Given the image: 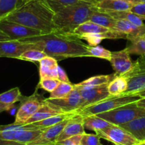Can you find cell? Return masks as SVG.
Masks as SVG:
<instances>
[{
	"label": "cell",
	"instance_id": "cell-1",
	"mask_svg": "<svg viewBox=\"0 0 145 145\" xmlns=\"http://www.w3.org/2000/svg\"><path fill=\"white\" fill-rule=\"evenodd\" d=\"M21 41L38 44L47 56L52 57L57 61L68 58L90 57L89 46L72 33L70 34L56 30L49 33L24 39Z\"/></svg>",
	"mask_w": 145,
	"mask_h": 145
},
{
	"label": "cell",
	"instance_id": "cell-2",
	"mask_svg": "<svg viewBox=\"0 0 145 145\" xmlns=\"http://www.w3.org/2000/svg\"><path fill=\"white\" fill-rule=\"evenodd\" d=\"M54 14L46 0H26L3 20L49 33L56 30L54 24Z\"/></svg>",
	"mask_w": 145,
	"mask_h": 145
},
{
	"label": "cell",
	"instance_id": "cell-3",
	"mask_svg": "<svg viewBox=\"0 0 145 145\" xmlns=\"http://www.w3.org/2000/svg\"><path fill=\"white\" fill-rule=\"evenodd\" d=\"M96 9L95 7L81 1L64 8L54 14V24L56 29L72 34L76 28L88 22Z\"/></svg>",
	"mask_w": 145,
	"mask_h": 145
},
{
	"label": "cell",
	"instance_id": "cell-4",
	"mask_svg": "<svg viewBox=\"0 0 145 145\" xmlns=\"http://www.w3.org/2000/svg\"><path fill=\"white\" fill-rule=\"evenodd\" d=\"M44 129L35 127L31 124L0 125V145H28Z\"/></svg>",
	"mask_w": 145,
	"mask_h": 145
},
{
	"label": "cell",
	"instance_id": "cell-5",
	"mask_svg": "<svg viewBox=\"0 0 145 145\" xmlns=\"http://www.w3.org/2000/svg\"><path fill=\"white\" fill-rule=\"evenodd\" d=\"M142 97L137 94H120L118 95H110L107 98L99 103L83 109L79 115L83 117L96 115L97 114L108 112L129 103L137 102Z\"/></svg>",
	"mask_w": 145,
	"mask_h": 145
},
{
	"label": "cell",
	"instance_id": "cell-6",
	"mask_svg": "<svg viewBox=\"0 0 145 145\" xmlns=\"http://www.w3.org/2000/svg\"><path fill=\"white\" fill-rule=\"evenodd\" d=\"M136 103L137 102H134L129 103L112 110L96 115L110 123L120 126L137 118L145 116V108L138 107Z\"/></svg>",
	"mask_w": 145,
	"mask_h": 145
},
{
	"label": "cell",
	"instance_id": "cell-7",
	"mask_svg": "<svg viewBox=\"0 0 145 145\" xmlns=\"http://www.w3.org/2000/svg\"><path fill=\"white\" fill-rule=\"evenodd\" d=\"M122 76L127 82V88L123 94H135L145 90V56H140Z\"/></svg>",
	"mask_w": 145,
	"mask_h": 145
},
{
	"label": "cell",
	"instance_id": "cell-8",
	"mask_svg": "<svg viewBox=\"0 0 145 145\" xmlns=\"http://www.w3.org/2000/svg\"><path fill=\"white\" fill-rule=\"evenodd\" d=\"M108 84L109 83H105L97 86H79L75 85L79 90L81 95V105L74 112L78 114L86 107L93 105L110 97V95L107 89Z\"/></svg>",
	"mask_w": 145,
	"mask_h": 145
},
{
	"label": "cell",
	"instance_id": "cell-9",
	"mask_svg": "<svg viewBox=\"0 0 145 145\" xmlns=\"http://www.w3.org/2000/svg\"><path fill=\"white\" fill-rule=\"evenodd\" d=\"M95 134L100 138L106 139L113 144L121 145H137L140 142L129 132L113 124L102 130L97 131Z\"/></svg>",
	"mask_w": 145,
	"mask_h": 145
},
{
	"label": "cell",
	"instance_id": "cell-10",
	"mask_svg": "<svg viewBox=\"0 0 145 145\" xmlns=\"http://www.w3.org/2000/svg\"><path fill=\"white\" fill-rule=\"evenodd\" d=\"M0 29L6 33L11 40L16 41L44 34L41 31L7 20L0 21Z\"/></svg>",
	"mask_w": 145,
	"mask_h": 145
},
{
	"label": "cell",
	"instance_id": "cell-11",
	"mask_svg": "<svg viewBox=\"0 0 145 145\" xmlns=\"http://www.w3.org/2000/svg\"><path fill=\"white\" fill-rule=\"evenodd\" d=\"M44 99H40L39 95H32L30 97H24L14 122V125H23L38 110Z\"/></svg>",
	"mask_w": 145,
	"mask_h": 145
},
{
	"label": "cell",
	"instance_id": "cell-12",
	"mask_svg": "<svg viewBox=\"0 0 145 145\" xmlns=\"http://www.w3.org/2000/svg\"><path fill=\"white\" fill-rule=\"evenodd\" d=\"M31 49H39L42 51L41 47L36 44L24 43L16 40L2 41L0 42V58H12L18 59L23 53Z\"/></svg>",
	"mask_w": 145,
	"mask_h": 145
},
{
	"label": "cell",
	"instance_id": "cell-13",
	"mask_svg": "<svg viewBox=\"0 0 145 145\" xmlns=\"http://www.w3.org/2000/svg\"><path fill=\"white\" fill-rule=\"evenodd\" d=\"M45 100L61 112H72L80 107L81 95L79 90L75 86L74 89L65 97L59 99L46 98Z\"/></svg>",
	"mask_w": 145,
	"mask_h": 145
},
{
	"label": "cell",
	"instance_id": "cell-14",
	"mask_svg": "<svg viewBox=\"0 0 145 145\" xmlns=\"http://www.w3.org/2000/svg\"><path fill=\"white\" fill-rule=\"evenodd\" d=\"M70 119L65 120L60 123L45 129L38 137L28 145H46L56 144L58 136L62 132Z\"/></svg>",
	"mask_w": 145,
	"mask_h": 145
},
{
	"label": "cell",
	"instance_id": "cell-15",
	"mask_svg": "<svg viewBox=\"0 0 145 145\" xmlns=\"http://www.w3.org/2000/svg\"><path fill=\"white\" fill-rule=\"evenodd\" d=\"M110 62L116 76H122L129 71L133 65L129 54L126 49L112 52Z\"/></svg>",
	"mask_w": 145,
	"mask_h": 145
},
{
	"label": "cell",
	"instance_id": "cell-16",
	"mask_svg": "<svg viewBox=\"0 0 145 145\" xmlns=\"http://www.w3.org/2000/svg\"><path fill=\"white\" fill-rule=\"evenodd\" d=\"M85 127L83 125V117L79 114H76L74 117L68 120V123L60 134L56 143L63 141L76 135H81L85 133Z\"/></svg>",
	"mask_w": 145,
	"mask_h": 145
},
{
	"label": "cell",
	"instance_id": "cell-17",
	"mask_svg": "<svg viewBox=\"0 0 145 145\" xmlns=\"http://www.w3.org/2000/svg\"><path fill=\"white\" fill-rule=\"evenodd\" d=\"M115 31L126 34L127 40L130 41L143 37L145 34V24L143 26H137L127 21L117 20Z\"/></svg>",
	"mask_w": 145,
	"mask_h": 145
},
{
	"label": "cell",
	"instance_id": "cell-18",
	"mask_svg": "<svg viewBox=\"0 0 145 145\" xmlns=\"http://www.w3.org/2000/svg\"><path fill=\"white\" fill-rule=\"evenodd\" d=\"M135 3L120 0H101L95 7L103 12H122L129 11Z\"/></svg>",
	"mask_w": 145,
	"mask_h": 145
},
{
	"label": "cell",
	"instance_id": "cell-19",
	"mask_svg": "<svg viewBox=\"0 0 145 145\" xmlns=\"http://www.w3.org/2000/svg\"><path fill=\"white\" fill-rule=\"evenodd\" d=\"M58 61L50 56L43 58L39 62L40 78H58Z\"/></svg>",
	"mask_w": 145,
	"mask_h": 145
},
{
	"label": "cell",
	"instance_id": "cell-20",
	"mask_svg": "<svg viewBox=\"0 0 145 145\" xmlns=\"http://www.w3.org/2000/svg\"><path fill=\"white\" fill-rule=\"evenodd\" d=\"M60 113H63V112L53 107L49 103L46 101L45 99H44L41 107L38 109V110L33 114V116L26 122L25 125L39 122V121L47 119V118H51V117L54 116V115H58Z\"/></svg>",
	"mask_w": 145,
	"mask_h": 145
},
{
	"label": "cell",
	"instance_id": "cell-21",
	"mask_svg": "<svg viewBox=\"0 0 145 145\" xmlns=\"http://www.w3.org/2000/svg\"><path fill=\"white\" fill-rule=\"evenodd\" d=\"M120 127L129 132L139 142L145 141V116L137 118Z\"/></svg>",
	"mask_w": 145,
	"mask_h": 145
},
{
	"label": "cell",
	"instance_id": "cell-22",
	"mask_svg": "<svg viewBox=\"0 0 145 145\" xmlns=\"http://www.w3.org/2000/svg\"><path fill=\"white\" fill-rule=\"evenodd\" d=\"M116 21V19H114L108 13L100 11L97 9H96L93 12L89 19V22H91L95 24L112 31H115Z\"/></svg>",
	"mask_w": 145,
	"mask_h": 145
},
{
	"label": "cell",
	"instance_id": "cell-23",
	"mask_svg": "<svg viewBox=\"0 0 145 145\" xmlns=\"http://www.w3.org/2000/svg\"><path fill=\"white\" fill-rule=\"evenodd\" d=\"M76 115V112H63V113H60L58 115H54V116L48 118L47 119L43 120L36 122L34 123H31L33 127L39 129H46V128L50 127L51 126L60 123L63 120L74 117Z\"/></svg>",
	"mask_w": 145,
	"mask_h": 145
},
{
	"label": "cell",
	"instance_id": "cell-24",
	"mask_svg": "<svg viewBox=\"0 0 145 145\" xmlns=\"http://www.w3.org/2000/svg\"><path fill=\"white\" fill-rule=\"evenodd\" d=\"M112 125L107 121L99 118L97 115H90L83 117V125L85 129L94 131L95 132L98 130L107 128Z\"/></svg>",
	"mask_w": 145,
	"mask_h": 145
},
{
	"label": "cell",
	"instance_id": "cell-25",
	"mask_svg": "<svg viewBox=\"0 0 145 145\" xmlns=\"http://www.w3.org/2000/svg\"><path fill=\"white\" fill-rule=\"evenodd\" d=\"M109 29L103 27L101 26L95 24L91 22H86L82 24L81 25L76 28L73 31L72 34L76 35L77 36H83L86 34H91V33H106L109 31Z\"/></svg>",
	"mask_w": 145,
	"mask_h": 145
},
{
	"label": "cell",
	"instance_id": "cell-26",
	"mask_svg": "<svg viewBox=\"0 0 145 145\" xmlns=\"http://www.w3.org/2000/svg\"><path fill=\"white\" fill-rule=\"evenodd\" d=\"M26 0H0V21L20 7Z\"/></svg>",
	"mask_w": 145,
	"mask_h": 145
},
{
	"label": "cell",
	"instance_id": "cell-27",
	"mask_svg": "<svg viewBox=\"0 0 145 145\" xmlns=\"http://www.w3.org/2000/svg\"><path fill=\"white\" fill-rule=\"evenodd\" d=\"M116 20H125L131 22L137 26H143L144 25L143 19L130 11H122V12H107Z\"/></svg>",
	"mask_w": 145,
	"mask_h": 145
},
{
	"label": "cell",
	"instance_id": "cell-28",
	"mask_svg": "<svg viewBox=\"0 0 145 145\" xmlns=\"http://www.w3.org/2000/svg\"><path fill=\"white\" fill-rule=\"evenodd\" d=\"M127 88V82L122 76H117L108 84L107 89L110 95L122 94Z\"/></svg>",
	"mask_w": 145,
	"mask_h": 145
},
{
	"label": "cell",
	"instance_id": "cell-29",
	"mask_svg": "<svg viewBox=\"0 0 145 145\" xmlns=\"http://www.w3.org/2000/svg\"><path fill=\"white\" fill-rule=\"evenodd\" d=\"M116 76L115 73L110 75H100V76H93V77L86 79L76 85L79 86H100V85L105 84V83H110Z\"/></svg>",
	"mask_w": 145,
	"mask_h": 145
},
{
	"label": "cell",
	"instance_id": "cell-30",
	"mask_svg": "<svg viewBox=\"0 0 145 145\" xmlns=\"http://www.w3.org/2000/svg\"><path fill=\"white\" fill-rule=\"evenodd\" d=\"M24 96L19 88H14L8 91L0 94V103L8 105H14L15 103L22 101Z\"/></svg>",
	"mask_w": 145,
	"mask_h": 145
},
{
	"label": "cell",
	"instance_id": "cell-31",
	"mask_svg": "<svg viewBox=\"0 0 145 145\" xmlns=\"http://www.w3.org/2000/svg\"><path fill=\"white\" fill-rule=\"evenodd\" d=\"M75 88V85L71 83H63L61 82L56 88L50 93L49 99L63 98L68 96Z\"/></svg>",
	"mask_w": 145,
	"mask_h": 145
},
{
	"label": "cell",
	"instance_id": "cell-32",
	"mask_svg": "<svg viewBox=\"0 0 145 145\" xmlns=\"http://www.w3.org/2000/svg\"><path fill=\"white\" fill-rule=\"evenodd\" d=\"M125 49L129 54L145 56V39L142 37L130 41Z\"/></svg>",
	"mask_w": 145,
	"mask_h": 145
},
{
	"label": "cell",
	"instance_id": "cell-33",
	"mask_svg": "<svg viewBox=\"0 0 145 145\" xmlns=\"http://www.w3.org/2000/svg\"><path fill=\"white\" fill-rule=\"evenodd\" d=\"M47 55L44 51L39 49H31L25 51L19 57L18 59L30 62H40Z\"/></svg>",
	"mask_w": 145,
	"mask_h": 145
},
{
	"label": "cell",
	"instance_id": "cell-34",
	"mask_svg": "<svg viewBox=\"0 0 145 145\" xmlns=\"http://www.w3.org/2000/svg\"><path fill=\"white\" fill-rule=\"evenodd\" d=\"M46 1L51 10L55 14L67 7L80 2V0H46Z\"/></svg>",
	"mask_w": 145,
	"mask_h": 145
},
{
	"label": "cell",
	"instance_id": "cell-35",
	"mask_svg": "<svg viewBox=\"0 0 145 145\" xmlns=\"http://www.w3.org/2000/svg\"><path fill=\"white\" fill-rule=\"evenodd\" d=\"M88 52L90 57L102 58V59H105L109 61H110L111 56H112L111 51L103 48L101 46H96L93 47L89 46Z\"/></svg>",
	"mask_w": 145,
	"mask_h": 145
},
{
	"label": "cell",
	"instance_id": "cell-36",
	"mask_svg": "<svg viewBox=\"0 0 145 145\" xmlns=\"http://www.w3.org/2000/svg\"><path fill=\"white\" fill-rule=\"evenodd\" d=\"M60 83L61 82L58 79L51 78H40V81L39 83L38 86L45 90L46 91L51 93L56 88Z\"/></svg>",
	"mask_w": 145,
	"mask_h": 145
},
{
	"label": "cell",
	"instance_id": "cell-37",
	"mask_svg": "<svg viewBox=\"0 0 145 145\" xmlns=\"http://www.w3.org/2000/svg\"><path fill=\"white\" fill-rule=\"evenodd\" d=\"M100 138L96 134H88L85 132L82 135L80 145H103L100 142Z\"/></svg>",
	"mask_w": 145,
	"mask_h": 145
},
{
	"label": "cell",
	"instance_id": "cell-38",
	"mask_svg": "<svg viewBox=\"0 0 145 145\" xmlns=\"http://www.w3.org/2000/svg\"><path fill=\"white\" fill-rule=\"evenodd\" d=\"M129 11L139 16L142 19H145V3L144 2L135 3Z\"/></svg>",
	"mask_w": 145,
	"mask_h": 145
},
{
	"label": "cell",
	"instance_id": "cell-39",
	"mask_svg": "<svg viewBox=\"0 0 145 145\" xmlns=\"http://www.w3.org/2000/svg\"><path fill=\"white\" fill-rule=\"evenodd\" d=\"M81 135H76L56 143L57 145H80Z\"/></svg>",
	"mask_w": 145,
	"mask_h": 145
},
{
	"label": "cell",
	"instance_id": "cell-40",
	"mask_svg": "<svg viewBox=\"0 0 145 145\" xmlns=\"http://www.w3.org/2000/svg\"><path fill=\"white\" fill-rule=\"evenodd\" d=\"M58 79L60 82H63V83H71L68 79V76H67L66 72H65L63 69L61 67L58 65Z\"/></svg>",
	"mask_w": 145,
	"mask_h": 145
},
{
	"label": "cell",
	"instance_id": "cell-41",
	"mask_svg": "<svg viewBox=\"0 0 145 145\" xmlns=\"http://www.w3.org/2000/svg\"><path fill=\"white\" fill-rule=\"evenodd\" d=\"M14 107V105H8L5 103H0V113L4 111L10 110L11 109Z\"/></svg>",
	"mask_w": 145,
	"mask_h": 145
},
{
	"label": "cell",
	"instance_id": "cell-42",
	"mask_svg": "<svg viewBox=\"0 0 145 145\" xmlns=\"http://www.w3.org/2000/svg\"><path fill=\"white\" fill-rule=\"evenodd\" d=\"M11 40L9 39V36L6 34L5 33H4L1 29H0V42L2 41H9Z\"/></svg>",
	"mask_w": 145,
	"mask_h": 145
},
{
	"label": "cell",
	"instance_id": "cell-43",
	"mask_svg": "<svg viewBox=\"0 0 145 145\" xmlns=\"http://www.w3.org/2000/svg\"><path fill=\"white\" fill-rule=\"evenodd\" d=\"M81 2H86V3L90 4V5H93V6L96 7V5L101 1V0H80Z\"/></svg>",
	"mask_w": 145,
	"mask_h": 145
},
{
	"label": "cell",
	"instance_id": "cell-44",
	"mask_svg": "<svg viewBox=\"0 0 145 145\" xmlns=\"http://www.w3.org/2000/svg\"><path fill=\"white\" fill-rule=\"evenodd\" d=\"M136 103H137V105L138 107H144V108H145V98H141L140 100L137 101Z\"/></svg>",
	"mask_w": 145,
	"mask_h": 145
},
{
	"label": "cell",
	"instance_id": "cell-45",
	"mask_svg": "<svg viewBox=\"0 0 145 145\" xmlns=\"http://www.w3.org/2000/svg\"><path fill=\"white\" fill-rule=\"evenodd\" d=\"M135 94L138 95L139 96H140L142 98H145V90H142V91L139 92V93H137Z\"/></svg>",
	"mask_w": 145,
	"mask_h": 145
},
{
	"label": "cell",
	"instance_id": "cell-46",
	"mask_svg": "<svg viewBox=\"0 0 145 145\" xmlns=\"http://www.w3.org/2000/svg\"><path fill=\"white\" fill-rule=\"evenodd\" d=\"M120 1H127V2H131L133 3H138L139 2V0H120Z\"/></svg>",
	"mask_w": 145,
	"mask_h": 145
},
{
	"label": "cell",
	"instance_id": "cell-47",
	"mask_svg": "<svg viewBox=\"0 0 145 145\" xmlns=\"http://www.w3.org/2000/svg\"><path fill=\"white\" fill-rule=\"evenodd\" d=\"M139 2H144V3H145V0H139Z\"/></svg>",
	"mask_w": 145,
	"mask_h": 145
},
{
	"label": "cell",
	"instance_id": "cell-48",
	"mask_svg": "<svg viewBox=\"0 0 145 145\" xmlns=\"http://www.w3.org/2000/svg\"><path fill=\"white\" fill-rule=\"evenodd\" d=\"M46 145H57L56 143V144H46Z\"/></svg>",
	"mask_w": 145,
	"mask_h": 145
},
{
	"label": "cell",
	"instance_id": "cell-49",
	"mask_svg": "<svg viewBox=\"0 0 145 145\" xmlns=\"http://www.w3.org/2000/svg\"><path fill=\"white\" fill-rule=\"evenodd\" d=\"M143 38H144V39H145V34L144 35V36H143Z\"/></svg>",
	"mask_w": 145,
	"mask_h": 145
},
{
	"label": "cell",
	"instance_id": "cell-50",
	"mask_svg": "<svg viewBox=\"0 0 145 145\" xmlns=\"http://www.w3.org/2000/svg\"><path fill=\"white\" fill-rule=\"evenodd\" d=\"M115 145H121V144H115Z\"/></svg>",
	"mask_w": 145,
	"mask_h": 145
},
{
	"label": "cell",
	"instance_id": "cell-51",
	"mask_svg": "<svg viewBox=\"0 0 145 145\" xmlns=\"http://www.w3.org/2000/svg\"><path fill=\"white\" fill-rule=\"evenodd\" d=\"M137 145H139V144H137Z\"/></svg>",
	"mask_w": 145,
	"mask_h": 145
}]
</instances>
